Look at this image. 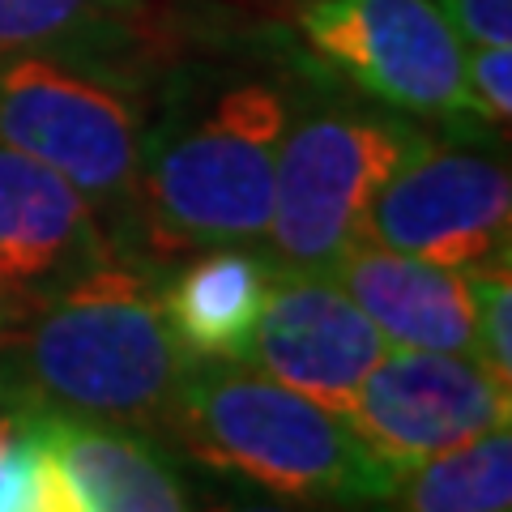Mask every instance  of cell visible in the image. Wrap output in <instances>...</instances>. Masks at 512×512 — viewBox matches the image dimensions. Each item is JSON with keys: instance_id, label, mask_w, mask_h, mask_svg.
Returning a JSON list of instances; mask_svg holds the SVG:
<instances>
[{"instance_id": "obj_9", "label": "cell", "mask_w": 512, "mask_h": 512, "mask_svg": "<svg viewBox=\"0 0 512 512\" xmlns=\"http://www.w3.org/2000/svg\"><path fill=\"white\" fill-rule=\"evenodd\" d=\"M389 350L367 312L325 269H278L256 320L248 367L346 414L350 397Z\"/></svg>"}, {"instance_id": "obj_19", "label": "cell", "mask_w": 512, "mask_h": 512, "mask_svg": "<svg viewBox=\"0 0 512 512\" xmlns=\"http://www.w3.org/2000/svg\"><path fill=\"white\" fill-rule=\"evenodd\" d=\"M466 99L470 116L487 124H508L512 116V43L508 47H466Z\"/></svg>"}, {"instance_id": "obj_1", "label": "cell", "mask_w": 512, "mask_h": 512, "mask_svg": "<svg viewBox=\"0 0 512 512\" xmlns=\"http://www.w3.org/2000/svg\"><path fill=\"white\" fill-rule=\"evenodd\" d=\"M0 363L52 410L158 431L192 367L171 338L163 282L120 256L43 299Z\"/></svg>"}, {"instance_id": "obj_10", "label": "cell", "mask_w": 512, "mask_h": 512, "mask_svg": "<svg viewBox=\"0 0 512 512\" xmlns=\"http://www.w3.org/2000/svg\"><path fill=\"white\" fill-rule=\"evenodd\" d=\"M107 256L116 252L99 210L64 175L0 141V312L22 329L43 299Z\"/></svg>"}, {"instance_id": "obj_12", "label": "cell", "mask_w": 512, "mask_h": 512, "mask_svg": "<svg viewBox=\"0 0 512 512\" xmlns=\"http://www.w3.org/2000/svg\"><path fill=\"white\" fill-rule=\"evenodd\" d=\"M274 261L252 244L197 248L163 282V312L180 355L201 363H248Z\"/></svg>"}, {"instance_id": "obj_5", "label": "cell", "mask_w": 512, "mask_h": 512, "mask_svg": "<svg viewBox=\"0 0 512 512\" xmlns=\"http://www.w3.org/2000/svg\"><path fill=\"white\" fill-rule=\"evenodd\" d=\"M0 141L64 175L94 210H124L141 167V111L111 77L22 52L0 60Z\"/></svg>"}, {"instance_id": "obj_4", "label": "cell", "mask_w": 512, "mask_h": 512, "mask_svg": "<svg viewBox=\"0 0 512 512\" xmlns=\"http://www.w3.org/2000/svg\"><path fill=\"white\" fill-rule=\"evenodd\" d=\"M423 141L419 128L393 116L316 111L291 120L278 150L265 256L278 269H329L359 239L389 175Z\"/></svg>"}, {"instance_id": "obj_11", "label": "cell", "mask_w": 512, "mask_h": 512, "mask_svg": "<svg viewBox=\"0 0 512 512\" xmlns=\"http://www.w3.org/2000/svg\"><path fill=\"white\" fill-rule=\"evenodd\" d=\"M325 274L338 278V286L367 312L389 346L478 359L474 286L466 269H444L355 239Z\"/></svg>"}, {"instance_id": "obj_8", "label": "cell", "mask_w": 512, "mask_h": 512, "mask_svg": "<svg viewBox=\"0 0 512 512\" xmlns=\"http://www.w3.org/2000/svg\"><path fill=\"white\" fill-rule=\"evenodd\" d=\"M359 239L466 274L504 261L512 239L504 158L423 141L380 188Z\"/></svg>"}, {"instance_id": "obj_7", "label": "cell", "mask_w": 512, "mask_h": 512, "mask_svg": "<svg viewBox=\"0 0 512 512\" xmlns=\"http://www.w3.org/2000/svg\"><path fill=\"white\" fill-rule=\"evenodd\" d=\"M312 52L406 116H470L466 43L431 0H312L299 13Z\"/></svg>"}, {"instance_id": "obj_6", "label": "cell", "mask_w": 512, "mask_h": 512, "mask_svg": "<svg viewBox=\"0 0 512 512\" xmlns=\"http://www.w3.org/2000/svg\"><path fill=\"white\" fill-rule=\"evenodd\" d=\"M346 423L397 478L495 427H512V380L474 355L389 346L350 397Z\"/></svg>"}, {"instance_id": "obj_16", "label": "cell", "mask_w": 512, "mask_h": 512, "mask_svg": "<svg viewBox=\"0 0 512 512\" xmlns=\"http://www.w3.org/2000/svg\"><path fill=\"white\" fill-rule=\"evenodd\" d=\"M474 286V333H478V359L495 376L512 380V274L508 256L483 269H470Z\"/></svg>"}, {"instance_id": "obj_18", "label": "cell", "mask_w": 512, "mask_h": 512, "mask_svg": "<svg viewBox=\"0 0 512 512\" xmlns=\"http://www.w3.org/2000/svg\"><path fill=\"white\" fill-rule=\"evenodd\" d=\"M39 410H43L39 397L0 363V512H5L13 487H18L22 453H26V440L35 436Z\"/></svg>"}, {"instance_id": "obj_17", "label": "cell", "mask_w": 512, "mask_h": 512, "mask_svg": "<svg viewBox=\"0 0 512 512\" xmlns=\"http://www.w3.org/2000/svg\"><path fill=\"white\" fill-rule=\"evenodd\" d=\"M5 512H86L82 500H77L73 483H69V474L60 470L56 453L47 448L39 423H35V436L26 440L18 487H13Z\"/></svg>"}, {"instance_id": "obj_21", "label": "cell", "mask_w": 512, "mask_h": 512, "mask_svg": "<svg viewBox=\"0 0 512 512\" xmlns=\"http://www.w3.org/2000/svg\"><path fill=\"white\" fill-rule=\"evenodd\" d=\"M205 512H299V508H286V504H210Z\"/></svg>"}, {"instance_id": "obj_2", "label": "cell", "mask_w": 512, "mask_h": 512, "mask_svg": "<svg viewBox=\"0 0 512 512\" xmlns=\"http://www.w3.org/2000/svg\"><path fill=\"white\" fill-rule=\"evenodd\" d=\"M163 431L201 466L291 504L359 512L393 487V474L363 448L346 414L248 363L188 367Z\"/></svg>"}, {"instance_id": "obj_15", "label": "cell", "mask_w": 512, "mask_h": 512, "mask_svg": "<svg viewBox=\"0 0 512 512\" xmlns=\"http://www.w3.org/2000/svg\"><path fill=\"white\" fill-rule=\"evenodd\" d=\"M141 0H0V60L64 52L103 30H120Z\"/></svg>"}, {"instance_id": "obj_3", "label": "cell", "mask_w": 512, "mask_h": 512, "mask_svg": "<svg viewBox=\"0 0 512 512\" xmlns=\"http://www.w3.org/2000/svg\"><path fill=\"white\" fill-rule=\"evenodd\" d=\"M291 103L269 82H231L141 141L128 218L154 256L261 244L274 210Z\"/></svg>"}, {"instance_id": "obj_22", "label": "cell", "mask_w": 512, "mask_h": 512, "mask_svg": "<svg viewBox=\"0 0 512 512\" xmlns=\"http://www.w3.org/2000/svg\"><path fill=\"white\" fill-rule=\"evenodd\" d=\"M13 338H18V325H13V320L0 312V355H5V350L13 346Z\"/></svg>"}, {"instance_id": "obj_13", "label": "cell", "mask_w": 512, "mask_h": 512, "mask_svg": "<svg viewBox=\"0 0 512 512\" xmlns=\"http://www.w3.org/2000/svg\"><path fill=\"white\" fill-rule=\"evenodd\" d=\"M39 431L86 512H192L167 453L137 427L43 406Z\"/></svg>"}, {"instance_id": "obj_14", "label": "cell", "mask_w": 512, "mask_h": 512, "mask_svg": "<svg viewBox=\"0 0 512 512\" xmlns=\"http://www.w3.org/2000/svg\"><path fill=\"white\" fill-rule=\"evenodd\" d=\"M384 512H512V427H495L461 448L393 478Z\"/></svg>"}, {"instance_id": "obj_20", "label": "cell", "mask_w": 512, "mask_h": 512, "mask_svg": "<svg viewBox=\"0 0 512 512\" xmlns=\"http://www.w3.org/2000/svg\"><path fill=\"white\" fill-rule=\"evenodd\" d=\"M466 47L512 43V0H431Z\"/></svg>"}]
</instances>
